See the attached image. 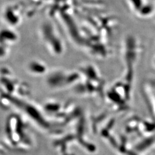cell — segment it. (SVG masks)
I'll return each instance as SVG.
<instances>
[{"label": "cell", "mask_w": 155, "mask_h": 155, "mask_svg": "<svg viewBox=\"0 0 155 155\" xmlns=\"http://www.w3.org/2000/svg\"><path fill=\"white\" fill-rule=\"evenodd\" d=\"M39 35L46 48L52 54L59 55L63 52L64 45L61 35L51 21L47 20L41 23Z\"/></svg>", "instance_id": "1"}, {"label": "cell", "mask_w": 155, "mask_h": 155, "mask_svg": "<svg viewBox=\"0 0 155 155\" xmlns=\"http://www.w3.org/2000/svg\"><path fill=\"white\" fill-rule=\"evenodd\" d=\"M1 18L6 26L16 28L22 21V12L21 6L14 4L6 5L1 12Z\"/></svg>", "instance_id": "2"}, {"label": "cell", "mask_w": 155, "mask_h": 155, "mask_svg": "<svg viewBox=\"0 0 155 155\" xmlns=\"http://www.w3.org/2000/svg\"><path fill=\"white\" fill-rule=\"evenodd\" d=\"M19 35L15 28L5 26L0 28V44L6 47L16 44Z\"/></svg>", "instance_id": "3"}, {"label": "cell", "mask_w": 155, "mask_h": 155, "mask_svg": "<svg viewBox=\"0 0 155 155\" xmlns=\"http://www.w3.org/2000/svg\"><path fill=\"white\" fill-rule=\"evenodd\" d=\"M8 47L0 44V58L5 57L7 55Z\"/></svg>", "instance_id": "4"}]
</instances>
